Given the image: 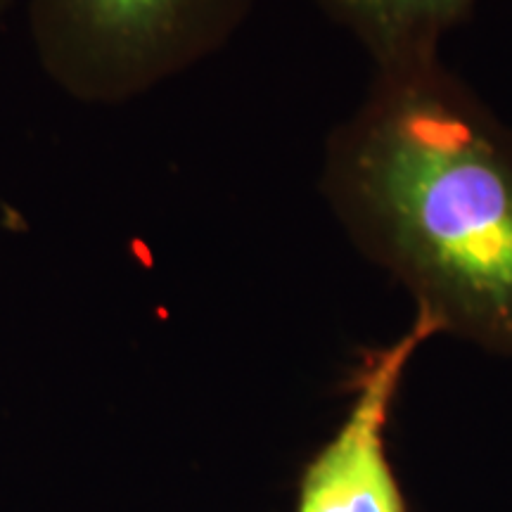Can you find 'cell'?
<instances>
[{
  "mask_svg": "<svg viewBox=\"0 0 512 512\" xmlns=\"http://www.w3.org/2000/svg\"><path fill=\"white\" fill-rule=\"evenodd\" d=\"M318 190L441 335L512 358V128L441 57L373 74L325 138Z\"/></svg>",
  "mask_w": 512,
  "mask_h": 512,
  "instance_id": "cell-1",
  "label": "cell"
},
{
  "mask_svg": "<svg viewBox=\"0 0 512 512\" xmlns=\"http://www.w3.org/2000/svg\"><path fill=\"white\" fill-rule=\"evenodd\" d=\"M256 0H27L34 60L55 91L91 107L155 93L221 53Z\"/></svg>",
  "mask_w": 512,
  "mask_h": 512,
  "instance_id": "cell-2",
  "label": "cell"
},
{
  "mask_svg": "<svg viewBox=\"0 0 512 512\" xmlns=\"http://www.w3.org/2000/svg\"><path fill=\"white\" fill-rule=\"evenodd\" d=\"M439 335L437 320L415 309L401 337L363 354L349 380L347 418L306 463L294 512H408L387 430L413 356Z\"/></svg>",
  "mask_w": 512,
  "mask_h": 512,
  "instance_id": "cell-3",
  "label": "cell"
},
{
  "mask_svg": "<svg viewBox=\"0 0 512 512\" xmlns=\"http://www.w3.org/2000/svg\"><path fill=\"white\" fill-rule=\"evenodd\" d=\"M316 8L354 36L380 69L439 60L446 34L472 17L477 0H313Z\"/></svg>",
  "mask_w": 512,
  "mask_h": 512,
  "instance_id": "cell-4",
  "label": "cell"
},
{
  "mask_svg": "<svg viewBox=\"0 0 512 512\" xmlns=\"http://www.w3.org/2000/svg\"><path fill=\"white\" fill-rule=\"evenodd\" d=\"M17 0H0V19H3L8 12L12 10V5H15Z\"/></svg>",
  "mask_w": 512,
  "mask_h": 512,
  "instance_id": "cell-5",
  "label": "cell"
}]
</instances>
